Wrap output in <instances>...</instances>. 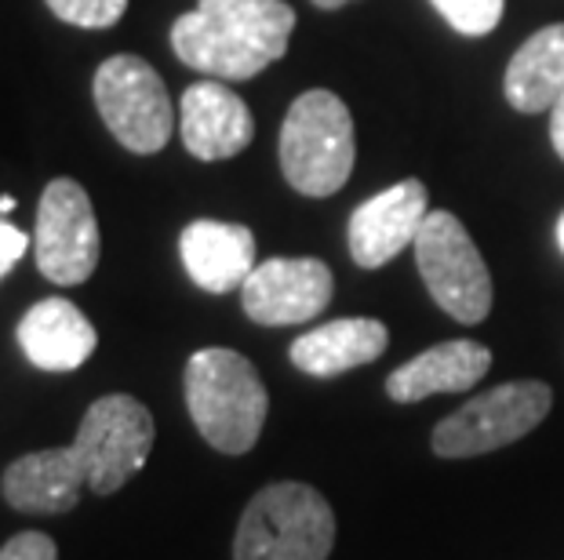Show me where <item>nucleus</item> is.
<instances>
[{"mask_svg": "<svg viewBox=\"0 0 564 560\" xmlns=\"http://www.w3.org/2000/svg\"><path fill=\"white\" fill-rule=\"evenodd\" d=\"M158 426L131 393H106L84 411L69 448L19 455L0 476V495L15 514L58 517L77 509L80 492L113 495L147 466Z\"/></svg>", "mask_w": 564, "mask_h": 560, "instance_id": "obj_1", "label": "nucleus"}, {"mask_svg": "<svg viewBox=\"0 0 564 560\" xmlns=\"http://www.w3.org/2000/svg\"><path fill=\"white\" fill-rule=\"evenodd\" d=\"M295 30L284 0H200L172 22V52L215 80H251L281 63Z\"/></svg>", "mask_w": 564, "mask_h": 560, "instance_id": "obj_2", "label": "nucleus"}, {"mask_svg": "<svg viewBox=\"0 0 564 560\" xmlns=\"http://www.w3.org/2000/svg\"><path fill=\"white\" fill-rule=\"evenodd\" d=\"M186 408L197 433L223 455H248L267 426L270 393L245 353L208 345L186 361Z\"/></svg>", "mask_w": 564, "mask_h": 560, "instance_id": "obj_3", "label": "nucleus"}, {"mask_svg": "<svg viewBox=\"0 0 564 560\" xmlns=\"http://www.w3.org/2000/svg\"><path fill=\"white\" fill-rule=\"evenodd\" d=\"M357 161L354 117L328 88L303 91L281 124V172L303 197H332L350 183Z\"/></svg>", "mask_w": 564, "mask_h": 560, "instance_id": "obj_4", "label": "nucleus"}, {"mask_svg": "<svg viewBox=\"0 0 564 560\" xmlns=\"http://www.w3.org/2000/svg\"><path fill=\"white\" fill-rule=\"evenodd\" d=\"M335 546L332 503L317 487L281 481L251 498L234 535V560H328Z\"/></svg>", "mask_w": 564, "mask_h": 560, "instance_id": "obj_5", "label": "nucleus"}, {"mask_svg": "<svg viewBox=\"0 0 564 560\" xmlns=\"http://www.w3.org/2000/svg\"><path fill=\"white\" fill-rule=\"evenodd\" d=\"M91 95L102 124L128 153L150 157L167 146L175 131V110L161 74L147 58L128 52L110 55L95 69Z\"/></svg>", "mask_w": 564, "mask_h": 560, "instance_id": "obj_6", "label": "nucleus"}, {"mask_svg": "<svg viewBox=\"0 0 564 560\" xmlns=\"http://www.w3.org/2000/svg\"><path fill=\"white\" fill-rule=\"evenodd\" d=\"M554 408V389L535 378L521 383H502L488 393H477L459 411L434 426V455L441 459H474L488 455L521 440L535 430Z\"/></svg>", "mask_w": 564, "mask_h": 560, "instance_id": "obj_7", "label": "nucleus"}, {"mask_svg": "<svg viewBox=\"0 0 564 560\" xmlns=\"http://www.w3.org/2000/svg\"><path fill=\"white\" fill-rule=\"evenodd\" d=\"M412 248L434 303L459 325H481L491 314V273L466 226L452 211H430Z\"/></svg>", "mask_w": 564, "mask_h": 560, "instance_id": "obj_8", "label": "nucleus"}, {"mask_svg": "<svg viewBox=\"0 0 564 560\" xmlns=\"http://www.w3.org/2000/svg\"><path fill=\"white\" fill-rule=\"evenodd\" d=\"M99 252V219L88 189L77 178H52L37 205V233H33L37 270L58 288H74L95 273Z\"/></svg>", "mask_w": 564, "mask_h": 560, "instance_id": "obj_9", "label": "nucleus"}, {"mask_svg": "<svg viewBox=\"0 0 564 560\" xmlns=\"http://www.w3.org/2000/svg\"><path fill=\"white\" fill-rule=\"evenodd\" d=\"M335 277L321 259H267L241 288L245 314L262 328L306 325L332 306Z\"/></svg>", "mask_w": 564, "mask_h": 560, "instance_id": "obj_10", "label": "nucleus"}, {"mask_svg": "<svg viewBox=\"0 0 564 560\" xmlns=\"http://www.w3.org/2000/svg\"><path fill=\"white\" fill-rule=\"evenodd\" d=\"M430 216V194L419 178L382 189L357 205L350 216V255L361 270H379L398 259L408 244H415L419 226Z\"/></svg>", "mask_w": 564, "mask_h": 560, "instance_id": "obj_11", "label": "nucleus"}, {"mask_svg": "<svg viewBox=\"0 0 564 560\" xmlns=\"http://www.w3.org/2000/svg\"><path fill=\"white\" fill-rule=\"evenodd\" d=\"M178 135H183L186 153L197 161H230L245 153L256 139V121L241 95L226 85H215V77L197 80L183 91L178 106Z\"/></svg>", "mask_w": 564, "mask_h": 560, "instance_id": "obj_12", "label": "nucleus"}, {"mask_svg": "<svg viewBox=\"0 0 564 560\" xmlns=\"http://www.w3.org/2000/svg\"><path fill=\"white\" fill-rule=\"evenodd\" d=\"M178 255L189 273V281L208 295H226L245 288L256 262V237L241 222L197 219L178 237Z\"/></svg>", "mask_w": 564, "mask_h": 560, "instance_id": "obj_13", "label": "nucleus"}, {"mask_svg": "<svg viewBox=\"0 0 564 560\" xmlns=\"http://www.w3.org/2000/svg\"><path fill=\"white\" fill-rule=\"evenodd\" d=\"M15 339L33 367L55 375L77 372L99 345L95 325L80 314V306L63 299V295H52V299L30 306L19 320Z\"/></svg>", "mask_w": 564, "mask_h": 560, "instance_id": "obj_14", "label": "nucleus"}, {"mask_svg": "<svg viewBox=\"0 0 564 560\" xmlns=\"http://www.w3.org/2000/svg\"><path fill=\"white\" fill-rule=\"evenodd\" d=\"M491 367V350L474 339H452L430 345L426 353L412 356L398 372H390L387 393L398 404H419L434 393L474 389Z\"/></svg>", "mask_w": 564, "mask_h": 560, "instance_id": "obj_15", "label": "nucleus"}, {"mask_svg": "<svg viewBox=\"0 0 564 560\" xmlns=\"http://www.w3.org/2000/svg\"><path fill=\"white\" fill-rule=\"evenodd\" d=\"M390 345V331L376 317H343L328 320L292 342V364L303 375L335 378L350 367L379 361Z\"/></svg>", "mask_w": 564, "mask_h": 560, "instance_id": "obj_16", "label": "nucleus"}, {"mask_svg": "<svg viewBox=\"0 0 564 560\" xmlns=\"http://www.w3.org/2000/svg\"><path fill=\"white\" fill-rule=\"evenodd\" d=\"M502 91L518 113L554 110V102L564 95V22L543 26L513 52Z\"/></svg>", "mask_w": 564, "mask_h": 560, "instance_id": "obj_17", "label": "nucleus"}, {"mask_svg": "<svg viewBox=\"0 0 564 560\" xmlns=\"http://www.w3.org/2000/svg\"><path fill=\"white\" fill-rule=\"evenodd\" d=\"M430 4H434L441 11V19L448 22L455 33H463V37H488V33L499 26L507 0H430Z\"/></svg>", "mask_w": 564, "mask_h": 560, "instance_id": "obj_18", "label": "nucleus"}, {"mask_svg": "<svg viewBox=\"0 0 564 560\" xmlns=\"http://www.w3.org/2000/svg\"><path fill=\"white\" fill-rule=\"evenodd\" d=\"M55 19L77 30H110L124 19L128 0H44Z\"/></svg>", "mask_w": 564, "mask_h": 560, "instance_id": "obj_19", "label": "nucleus"}, {"mask_svg": "<svg viewBox=\"0 0 564 560\" xmlns=\"http://www.w3.org/2000/svg\"><path fill=\"white\" fill-rule=\"evenodd\" d=\"M0 560H58V546L44 531H22L0 546Z\"/></svg>", "mask_w": 564, "mask_h": 560, "instance_id": "obj_20", "label": "nucleus"}, {"mask_svg": "<svg viewBox=\"0 0 564 560\" xmlns=\"http://www.w3.org/2000/svg\"><path fill=\"white\" fill-rule=\"evenodd\" d=\"M30 252V237L26 230H19V226H11L0 219V281L8 277L11 270L19 266V259Z\"/></svg>", "mask_w": 564, "mask_h": 560, "instance_id": "obj_21", "label": "nucleus"}, {"mask_svg": "<svg viewBox=\"0 0 564 560\" xmlns=\"http://www.w3.org/2000/svg\"><path fill=\"white\" fill-rule=\"evenodd\" d=\"M550 142H554V153L564 161V95L550 110Z\"/></svg>", "mask_w": 564, "mask_h": 560, "instance_id": "obj_22", "label": "nucleus"}, {"mask_svg": "<svg viewBox=\"0 0 564 560\" xmlns=\"http://www.w3.org/2000/svg\"><path fill=\"white\" fill-rule=\"evenodd\" d=\"M310 4H317L321 11H335V8H346V4H354V0H310Z\"/></svg>", "mask_w": 564, "mask_h": 560, "instance_id": "obj_23", "label": "nucleus"}, {"mask_svg": "<svg viewBox=\"0 0 564 560\" xmlns=\"http://www.w3.org/2000/svg\"><path fill=\"white\" fill-rule=\"evenodd\" d=\"M0 211H15V197H0Z\"/></svg>", "mask_w": 564, "mask_h": 560, "instance_id": "obj_24", "label": "nucleus"}, {"mask_svg": "<svg viewBox=\"0 0 564 560\" xmlns=\"http://www.w3.org/2000/svg\"><path fill=\"white\" fill-rule=\"evenodd\" d=\"M557 244H561V252H564V216L557 219Z\"/></svg>", "mask_w": 564, "mask_h": 560, "instance_id": "obj_25", "label": "nucleus"}]
</instances>
